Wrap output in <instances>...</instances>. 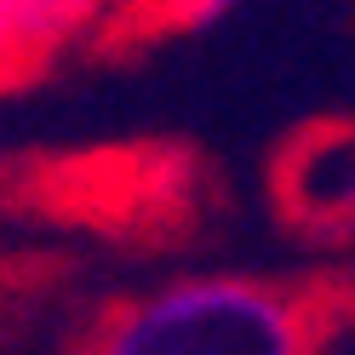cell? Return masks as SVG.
<instances>
[{
  "mask_svg": "<svg viewBox=\"0 0 355 355\" xmlns=\"http://www.w3.org/2000/svg\"><path fill=\"white\" fill-rule=\"evenodd\" d=\"M52 281V263H24V270H12V263H0V332H6L12 315H29L40 304Z\"/></svg>",
  "mask_w": 355,
  "mask_h": 355,
  "instance_id": "8992f818",
  "label": "cell"
},
{
  "mask_svg": "<svg viewBox=\"0 0 355 355\" xmlns=\"http://www.w3.org/2000/svg\"><path fill=\"white\" fill-rule=\"evenodd\" d=\"M263 201L281 235L315 252L355 247V115L286 126L263 161Z\"/></svg>",
  "mask_w": 355,
  "mask_h": 355,
  "instance_id": "3957f363",
  "label": "cell"
},
{
  "mask_svg": "<svg viewBox=\"0 0 355 355\" xmlns=\"http://www.w3.org/2000/svg\"><path fill=\"white\" fill-rule=\"evenodd\" d=\"M75 40V29L46 6V0H0V86L29 80L46 69V58Z\"/></svg>",
  "mask_w": 355,
  "mask_h": 355,
  "instance_id": "277c9868",
  "label": "cell"
},
{
  "mask_svg": "<svg viewBox=\"0 0 355 355\" xmlns=\"http://www.w3.org/2000/svg\"><path fill=\"white\" fill-rule=\"evenodd\" d=\"M230 6L241 0H121L115 12L103 17V40H115V46H155V40H178L189 29H207L218 24Z\"/></svg>",
  "mask_w": 355,
  "mask_h": 355,
  "instance_id": "5b68a950",
  "label": "cell"
},
{
  "mask_svg": "<svg viewBox=\"0 0 355 355\" xmlns=\"http://www.w3.org/2000/svg\"><path fill=\"white\" fill-rule=\"evenodd\" d=\"M46 6H52V12L63 17V24H69V29L80 35V29H92V24H103V17L115 12L121 0H46Z\"/></svg>",
  "mask_w": 355,
  "mask_h": 355,
  "instance_id": "52a82bcc",
  "label": "cell"
},
{
  "mask_svg": "<svg viewBox=\"0 0 355 355\" xmlns=\"http://www.w3.org/2000/svg\"><path fill=\"white\" fill-rule=\"evenodd\" d=\"M349 332V270H201L103 298L63 355H332Z\"/></svg>",
  "mask_w": 355,
  "mask_h": 355,
  "instance_id": "6da1fadb",
  "label": "cell"
},
{
  "mask_svg": "<svg viewBox=\"0 0 355 355\" xmlns=\"http://www.w3.org/2000/svg\"><path fill=\"white\" fill-rule=\"evenodd\" d=\"M212 166L189 144L40 149L0 166V207L58 230H92L126 247H172L201 230Z\"/></svg>",
  "mask_w": 355,
  "mask_h": 355,
  "instance_id": "7a4b0ae2",
  "label": "cell"
}]
</instances>
